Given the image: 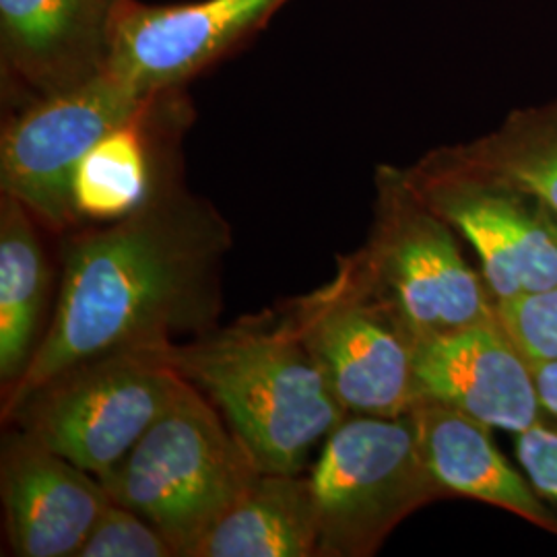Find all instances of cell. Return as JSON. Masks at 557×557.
Segmentation results:
<instances>
[{"label":"cell","mask_w":557,"mask_h":557,"mask_svg":"<svg viewBox=\"0 0 557 557\" xmlns=\"http://www.w3.org/2000/svg\"><path fill=\"white\" fill-rule=\"evenodd\" d=\"M227 246V223L180 184L174 168L131 215L75 234L64 246L54 317L4 398L7 413L91 359L202 335L218 314Z\"/></svg>","instance_id":"6da1fadb"},{"label":"cell","mask_w":557,"mask_h":557,"mask_svg":"<svg viewBox=\"0 0 557 557\" xmlns=\"http://www.w3.org/2000/svg\"><path fill=\"white\" fill-rule=\"evenodd\" d=\"M180 374L215 405L260 473H301L347 418L289 317L248 320L174 347Z\"/></svg>","instance_id":"7a4b0ae2"},{"label":"cell","mask_w":557,"mask_h":557,"mask_svg":"<svg viewBox=\"0 0 557 557\" xmlns=\"http://www.w3.org/2000/svg\"><path fill=\"white\" fill-rule=\"evenodd\" d=\"M259 473L215 405L186 380L174 403L100 481L112 502L147 518L176 556L197 557Z\"/></svg>","instance_id":"3957f363"},{"label":"cell","mask_w":557,"mask_h":557,"mask_svg":"<svg viewBox=\"0 0 557 557\" xmlns=\"http://www.w3.org/2000/svg\"><path fill=\"white\" fill-rule=\"evenodd\" d=\"M374 186L370 238L347 257L370 289L419 341L496 319V298L460 255L457 230L419 197L405 168L380 165Z\"/></svg>","instance_id":"277c9868"},{"label":"cell","mask_w":557,"mask_h":557,"mask_svg":"<svg viewBox=\"0 0 557 557\" xmlns=\"http://www.w3.org/2000/svg\"><path fill=\"white\" fill-rule=\"evenodd\" d=\"M320 557H370L419 508L448 498L407 416H347L310 475Z\"/></svg>","instance_id":"5b68a950"},{"label":"cell","mask_w":557,"mask_h":557,"mask_svg":"<svg viewBox=\"0 0 557 557\" xmlns=\"http://www.w3.org/2000/svg\"><path fill=\"white\" fill-rule=\"evenodd\" d=\"M174 347L126 349L69 370L15 411L23 432L103 478L178 397L186 379Z\"/></svg>","instance_id":"8992f818"},{"label":"cell","mask_w":557,"mask_h":557,"mask_svg":"<svg viewBox=\"0 0 557 557\" xmlns=\"http://www.w3.org/2000/svg\"><path fill=\"white\" fill-rule=\"evenodd\" d=\"M421 199L478 250L496 304L557 287V213L533 193L440 147L405 168Z\"/></svg>","instance_id":"52a82bcc"},{"label":"cell","mask_w":557,"mask_h":557,"mask_svg":"<svg viewBox=\"0 0 557 557\" xmlns=\"http://www.w3.org/2000/svg\"><path fill=\"white\" fill-rule=\"evenodd\" d=\"M347 416H405L418 400L419 338L347 259L287 314Z\"/></svg>","instance_id":"ba28073f"},{"label":"cell","mask_w":557,"mask_h":557,"mask_svg":"<svg viewBox=\"0 0 557 557\" xmlns=\"http://www.w3.org/2000/svg\"><path fill=\"white\" fill-rule=\"evenodd\" d=\"M151 98L106 71L73 89L23 103L0 137L2 195L20 200L44 227L71 230L81 220L73 200L79 161Z\"/></svg>","instance_id":"9c48e42d"},{"label":"cell","mask_w":557,"mask_h":557,"mask_svg":"<svg viewBox=\"0 0 557 557\" xmlns=\"http://www.w3.org/2000/svg\"><path fill=\"white\" fill-rule=\"evenodd\" d=\"M289 0H190L120 7L108 71L143 96L182 89L273 20Z\"/></svg>","instance_id":"30bf717a"},{"label":"cell","mask_w":557,"mask_h":557,"mask_svg":"<svg viewBox=\"0 0 557 557\" xmlns=\"http://www.w3.org/2000/svg\"><path fill=\"white\" fill-rule=\"evenodd\" d=\"M122 2L0 0L4 91L23 106L106 73Z\"/></svg>","instance_id":"8fae6325"},{"label":"cell","mask_w":557,"mask_h":557,"mask_svg":"<svg viewBox=\"0 0 557 557\" xmlns=\"http://www.w3.org/2000/svg\"><path fill=\"white\" fill-rule=\"evenodd\" d=\"M416 382L418 398L440 400L487 428L520 434L541 421L533 372L499 317L421 338Z\"/></svg>","instance_id":"7c38bea8"},{"label":"cell","mask_w":557,"mask_h":557,"mask_svg":"<svg viewBox=\"0 0 557 557\" xmlns=\"http://www.w3.org/2000/svg\"><path fill=\"white\" fill-rule=\"evenodd\" d=\"M0 492L20 557H77L112 502L98 478L23 432L4 442Z\"/></svg>","instance_id":"4fadbf2b"},{"label":"cell","mask_w":557,"mask_h":557,"mask_svg":"<svg viewBox=\"0 0 557 557\" xmlns=\"http://www.w3.org/2000/svg\"><path fill=\"white\" fill-rule=\"evenodd\" d=\"M432 478L448 496L478 499L508 510L557 535V515L529 479L499 455L490 430L478 419L432 398H418L405 413Z\"/></svg>","instance_id":"5bb4252c"},{"label":"cell","mask_w":557,"mask_h":557,"mask_svg":"<svg viewBox=\"0 0 557 557\" xmlns=\"http://www.w3.org/2000/svg\"><path fill=\"white\" fill-rule=\"evenodd\" d=\"M186 119L180 89L153 96L137 116L101 137L79 161L73 200L81 220L112 221L131 215L151 195L163 172L160 137Z\"/></svg>","instance_id":"9a60e30c"},{"label":"cell","mask_w":557,"mask_h":557,"mask_svg":"<svg viewBox=\"0 0 557 557\" xmlns=\"http://www.w3.org/2000/svg\"><path fill=\"white\" fill-rule=\"evenodd\" d=\"M319 556V517L310 478L259 473L202 541L197 557Z\"/></svg>","instance_id":"2e32d148"},{"label":"cell","mask_w":557,"mask_h":557,"mask_svg":"<svg viewBox=\"0 0 557 557\" xmlns=\"http://www.w3.org/2000/svg\"><path fill=\"white\" fill-rule=\"evenodd\" d=\"M38 223L20 200L0 205V379L15 386L36 354L50 269Z\"/></svg>","instance_id":"e0dca14e"},{"label":"cell","mask_w":557,"mask_h":557,"mask_svg":"<svg viewBox=\"0 0 557 557\" xmlns=\"http://www.w3.org/2000/svg\"><path fill=\"white\" fill-rule=\"evenodd\" d=\"M455 147L462 158L515 182L557 213V100L515 110L496 131Z\"/></svg>","instance_id":"ac0fdd59"},{"label":"cell","mask_w":557,"mask_h":557,"mask_svg":"<svg viewBox=\"0 0 557 557\" xmlns=\"http://www.w3.org/2000/svg\"><path fill=\"white\" fill-rule=\"evenodd\" d=\"M77 557H178L170 541L135 510L110 502Z\"/></svg>","instance_id":"d6986e66"},{"label":"cell","mask_w":557,"mask_h":557,"mask_svg":"<svg viewBox=\"0 0 557 557\" xmlns=\"http://www.w3.org/2000/svg\"><path fill=\"white\" fill-rule=\"evenodd\" d=\"M496 306L504 329L527 361L557 359V287Z\"/></svg>","instance_id":"ffe728a7"},{"label":"cell","mask_w":557,"mask_h":557,"mask_svg":"<svg viewBox=\"0 0 557 557\" xmlns=\"http://www.w3.org/2000/svg\"><path fill=\"white\" fill-rule=\"evenodd\" d=\"M517 457L543 498L557 504V432L541 421L517 434Z\"/></svg>","instance_id":"44dd1931"},{"label":"cell","mask_w":557,"mask_h":557,"mask_svg":"<svg viewBox=\"0 0 557 557\" xmlns=\"http://www.w3.org/2000/svg\"><path fill=\"white\" fill-rule=\"evenodd\" d=\"M529 368L537 386L541 407L557 419V359L529 361Z\"/></svg>","instance_id":"7402d4cb"}]
</instances>
